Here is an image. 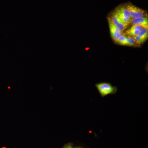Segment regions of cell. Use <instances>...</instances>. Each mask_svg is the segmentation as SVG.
Returning <instances> with one entry per match:
<instances>
[{
    "label": "cell",
    "instance_id": "cell-8",
    "mask_svg": "<svg viewBox=\"0 0 148 148\" xmlns=\"http://www.w3.org/2000/svg\"><path fill=\"white\" fill-rule=\"evenodd\" d=\"M109 18L110 19L113 24L115 26H116L117 27H118L122 32L123 30L126 29L127 26H128L123 24V22H122L121 21L119 20V18H118L117 16L116 15H115L113 13L112 14L111 17Z\"/></svg>",
    "mask_w": 148,
    "mask_h": 148
},
{
    "label": "cell",
    "instance_id": "cell-5",
    "mask_svg": "<svg viewBox=\"0 0 148 148\" xmlns=\"http://www.w3.org/2000/svg\"><path fill=\"white\" fill-rule=\"evenodd\" d=\"M116 43L120 45L127 46H134L136 44L133 37H127L123 35L118 39Z\"/></svg>",
    "mask_w": 148,
    "mask_h": 148
},
{
    "label": "cell",
    "instance_id": "cell-3",
    "mask_svg": "<svg viewBox=\"0 0 148 148\" xmlns=\"http://www.w3.org/2000/svg\"><path fill=\"white\" fill-rule=\"evenodd\" d=\"M125 5L129 11L130 18L132 19L147 16L145 11L132 4L131 3H128Z\"/></svg>",
    "mask_w": 148,
    "mask_h": 148
},
{
    "label": "cell",
    "instance_id": "cell-1",
    "mask_svg": "<svg viewBox=\"0 0 148 148\" xmlns=\"http://www.w3.org/2000/svg\"><path fill=\"white\" fill-rule=\"evenodd\" d=\"M95 86L102 97L110 94H115L117 91V88L109 83H100L95 85Z\"/></svg>",
    "mask_w": 148,
    "mask_h": 148
},
{
    "label": "cell",
    "instance_id": "cell-4",
    "mask_svg": "<svg viewBox=\"0 0 148 148\" xmlns=\"http://www.w3.org/2000/svg\"><path fill=\"white\" fill-rule=\"evenodd\" d=\"M108 21L111 37L114 41L116 42L118 39L123 35L122 32L113 24L110 18H108Z\"/></svg>",
    "mask_w": 148,
    "mask_h": 148
},
{
    "label": "cell",
    "instance_id": "cell-2",
    "mask_svg": "<svg viewBox=\"0 0 148 148\" xmlns=\"http://www.w3.org/2000/svg\"><path fill=\"white\" fill-rule=\"evenodd\" d=\"M113 13L123 24L127 26L130 24L131 18L130 16L129 11L125 5L119 7Z\"/></svg>",
    "mask_w": 148,
    "mask_h": 148
},
{
    "label": "cell",
    "instance_id": "cell-10",
    "mask_svg": "<svg viewBox=\"0 0 148 148\" xmlns=\"http://www.w3.org/2000/svg\"><path fill=\"white\" fill-rule=\"evenodd\" d=\"M64 148H73L71 145H68L65 146Z\"/></svg>",
    "mask_w": 148,
    "mask_h": 148
},
{
    "label": "cell",
    "instance_id": "cell-6",
    "mask_svg": "<svg viewBox=\"0 0 148 148\" xmlns=\"http://www.w3.org/2000/svg\"><path fill=\"white\" fill-rule=\"evenodd\" d=\"M135 42L137 44H141L146 41L148 38V29L143 28L137 36L134 37Z\"/></svg>",
    "mask_w": 148,
    "mask_h": 148
},
{
    "label": "cell",
    "instance_id": "cell-9",
    "mask_svg": "<svg viewBox=\"0 0 148 148\" xmlns=\"http://www.w3.org/2000/svg\"><path fill=\"white\" fill-rule=\"evenodd\" d=\"M143 28L139 25H132L129 29L126 31V35L129 37H134L137 36Z\"/></svg>",
    "mask_w": 148,
    "mask_h": 148
},
{
    "label": "cell",
    "instance_id": "cell-7",
    "mask_svg": "<svg viewBox=\"0 0 148 148\" xmlns=\"http://www.w3.org/2000/svg\"><path fill=\"white\" fill-rule=\"evenodd\" d=\"M130 23L132 25H138L141 26L143 28L148 29V18L147 16L140 17L132 19Z\"/></svg>",
    "mask_w": 148,
    "mask_h": 148
}]
</instances>
